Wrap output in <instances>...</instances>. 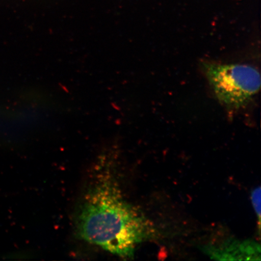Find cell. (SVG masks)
I'll list each match as a JSON object with an SVG mask.
<instances>
[{
	"mask_svg": "<svg viewBox=\"0 0 261 261\" xmlns=\"http://www.w3.org/2000/svg\"><path fill=\"white\" fill-rule=\"evenodd\" d=\"M100 166L77 210V236L114 255L132 258L137 247L152 237V227L123 197L112 165L103 162Z\"/></svg>",
	"mask_w": 261,
	"mask_h": 261,
	"instance_id": "1",
	"label": "cell"
},
{
	"mask_svg": "<svg viewBox=\"0 0 261 261\" xmlns=\"http://www.w3.org/2000/svg\"><path fill=\"white\" fill-rule=\"evenodd\" d=\"M201 68L215 96L228 112L246 107L260 90V73L252 65L203 62Z\"/></svg>",
	"mask_w": 261,
	"mask_h": 261,
	"instance_id": "2",
	"label": "cell"
},
{
	"mask_svg": "<svg viewBox=\"0 0 261 261\" xmlns=\"http://www.w3.org/2000/svg\"><path fill=\"white\" fill-rule=\"evenodd\" d=\"M204 251L217 260H260V246L252 241L229 240L218 246L205 247Z\"/></svg>",
	"mask_w": 261,
	"mask_h": 261,
	"instance_id": "3",
	"label": "cell"
},
{
	"mask_svg": "<svg viewBox=\"0 0 261 261\" xmlns=\"http://www.w3.org/2000/svg\"><path fill=\"white\" fill-rule=\"evenodd\" d=\"M252 201L254 210L257 215L259 220V224L260 223V188H257L252 192Z\"/></svg>",
	"mask_w": 261,
	"mask_h": 261,
	"instance_id": "4",
	"label": "cell"
}]
</instances>
